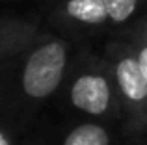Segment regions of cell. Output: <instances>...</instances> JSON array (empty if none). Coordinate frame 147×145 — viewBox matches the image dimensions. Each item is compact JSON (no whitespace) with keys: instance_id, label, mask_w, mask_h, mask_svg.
Wrapping results in <instances>:
<instances>
[{"instance_id":"9c48e42d","label":"cell","mask_w":147,"mask_h":145,"mask_svg":"<svg viewBox=\"0 0 147 145\" xmlns=\"http://www.w3.org/2000/svg\"><path fill=\"white\" fill-rule=\"evenodd\" d=\"M0 145H15L13 140H11V136H9V132L2 127H0Z\"/></svg>"},{"instance_id":"3957f363","label":"cell","mask_w":147,"mask_h":145,"mask_svg":"<svg viewBox=\"0 0 147 145\" xmlns=\"http://www.w3.org/2000/svg\"><path fill=\"white\" fill-rule=\"evenodd\" d=\"M117 97L123 110V123L130 134L142 136L147 132V80L136 62L130 43L119 34L104 48Z\"/></svg>"},{"instance_id":"277c9868","label":"cell","mask_w":147,"mask_h":145,"mask_svg":"<svg viewBox=\"0 0 147 145\" xmlns=\"http://www.w3.org/2000/svg\"><path fill=\"white\" fill-rule=\"evenodd\" d=\"M49 22L73 43L112 28L104 0H58Z\"/></svg>"},{"instance_id":"6da1fadb","label":"cell","mask_w":147,"mask_h":145,"mask_svg":"<svg viewBox=\"0 0 147 145\" xmlns=\"http://www.w3.org/2000/svg\"><path fill=\"white\" fill-rule=\"evenodd\" d=\"M75 43L43 32L30 47L0 63V119L21 128L61 91L75 60Z\"/></svg>"},{"instance_id":"52a82bcc","label":"cell","mask_w":147,"mask_h":145,"mask_svg":"<svg viewBox=\"0 0 147 145\" xmlns=\"http://www.w3.org/2000/svg\"><path fill=\"white\" fill-rule=\"evenodd\" d=\"M114 30H125L147 9V0H104Z\"/></svg>"},{"instance_id":"8992f818","label":"cell","mask_w":147,"mask_h":145,"mask_svg":"<svg viewBox=\"0 0 147 145\" xmlns=\"http://www.w3.org/2000/svg\"><path fill=\"white\" fill-rule=\"evenodd\" d=\"M56 145H112V132L100 121H82L71 127Z\"/></svg>"},{"instance_id":"30bf717a","label":"cell","mask_w":147,"mask_h":145,"mask_svg":"<svg viewBox=\"0 0 147 145\" xmlns=\"http://www.w3.org/2000/svg\"><path fill=\"white\" fill-rule=\"evenodd\" d=\"M142 15H144V17L147 19V9H145V11H144V13H142Z\"/></svg>"},{"instance_id":"ba28073f","label":"cell","mask_w":147,"mask_h":145,"mask_svg":"<svg viewBox=\"0 0 147 145\" xmlns=\"http://www.w3.org/2000/svg\"><path fill=\"white\" fill-rule=\"evenodd\" d=\"M119 34L130 43L132 52L136 56V62L147 80V19L144 15H140L132 24L121 30Z\"/></svg>"},{"instance_id":"5b68a950","label":"cell","mask_w":147,"mask_h":145,"mask_svg":"<svg viewBox=\"0 0 147 145\" xmlns=\"http://www.w3.org/2000/svg\"><path fill=\"white\" fill-rule=\"evenodd\" d=\"M41 32L43 28L36 19L2 15L0 17V63L30 47Z\"/></svg>"},{"instance_id":"7a4b0ae2","label":"cell","mask_w":147,"mask_h":145,"mask_svg":"<svg viewBox=\"0 0 147 145\" xmlns=\"http://www.w3.org/2000/svg\"><path fill=\"white\" fill-rule=\"evenodd\" d=\"M65 102L73 112L91 121H123L110 63L104 56L78 52L61 87Z\"/></svg>"}]
</instances>
